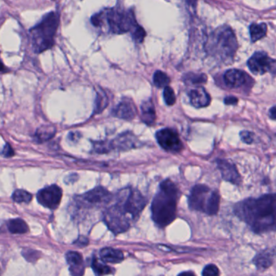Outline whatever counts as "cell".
I'll return each instance as SVG.
<instances>
[{
  "mask_svg": "<svg viewBox=\"0 0 276 276\" xmlns=\"http://www.w3.org/2000/svg\"><path fill=\"white\" fill-rule=\"evenodd\" d=\"M234 212L254 233L276 231V194L246 199L235 205Z\"/></svg>",
  "mask_w": 276,
  "mask_h": 276,
  "instance_id": "1",
  "label": "cell"
},
{
  "mask_svg": "<svg viewBox=\"0 0 276 276\" xmlns=\"http://www.w3.org/2000/svg\"><path fill=\"white\" fill-rule=\"evenodd\" d=\"M179 190L171 180H166L160 184L151 205L153 221L158 226L164 228L175 221L177 216Z\"/></svg>",
  "mask_w": 276,
  "mask_h": 276,
  "instance_id": "2",
  "label": "cell"
},
{
  "mask_svg": "<svg viewBox=\"0 0 276 276\" xmlns=\"http://www.w3.org/2000/svg\"><path fill=\"white\" fill-rule=\"evenodd\" d=\"M95 27L106 29L113 34H124L131 33L140 25L132 10H122L119 9H107L99 12L91 19Z\"/></svg>",
  "mask_w": 276,
  "mask_h": 276,
  "instance_id": "3",
  "label": "cell"
},
{
  "mask_svg": "<svg viewBox=\"0 0 276 276\" xmlns=\"http://www.w3.org/2000/svg\"><path fill=\"white\" fill-rule=\"evenodd\" d=\"M59 23V15L56 12H50L30 29L32 46L35 53L41 54L54 46Z\"/></svg>",
  "mask_w": 276,
  "mask_h": 276,
  "instance_id": "4",
  "label": "cell"
},
{
  "mask_svg": "<svg viewBox=\"0 0 276 276\" xmlns=\"http://www.w3.org/2000/svg\"><path fill=\"white\" fill-rule=\"evenodd\" d=\"M237 49V42L234 33L228 26L216 29L212 32L205 46L209 55L226 62L233 58Z\"/></svg>",
  "mask_w": 276,
  "mask_h": 276,
  "instance_id": "5",
  "label": "cell"
},
{
  "mask_svg": "<svg viewBox=\"0 0 276 276\" xmlns=\"http://www.w3.org/2000/svg\"><path fill=\"white\" fill-rule=\"evenodd\" d=\"M115 202L111 208L130 222H135L147 205V200L138 190L127 188L115 196Z\"/></svg>",
  "mask_w": 276,
  "mask_h": 276,
  "instance_id": "6",
  "label": "cell"
},
{
  "mask_svg": "<svg viewBox=\"0 0 276 276\" xmlns=\"http://www.w3.org/2000/svg\"><path fill=\"white\" fill-rule=\"evenodd\" d=\"M188 205L192 210L208 215L217 213L220 206V195L208 186L199 184L192 188L188 196Z\"/></svg>",
  "mask_w": 276,
  "mask_h": 276,
  "instance_id": "7",
  "label": "cell"
},
{
  "mask_svg": "<svg viewBox=\"0 0 276 276\" xmlns=\"http://www.w3.org/2000/svg\"><path fill=\"white\" fill-rule=\"evenodd\" d=\"M111 193L107 189L102 187L94 188L87 193L74 197L73 202V211L86 208H95L103 206L111 201Z\"/></svg>",
  "mask_w": 276,
  "mask_h": 276,
  "instance_id": "8",
  "label": "cell"
},
{
  "mask_svg": "<svg viewBox=\"0 0 276 276\" xmlns=\"http://www.w3.org/2000/svg\"><path fill=\"white\" fill-rule=\"evenodd\" d=\"M158 143L167 152H180L184 148L180 136L172 128H163L156 133Z\"/></svg>",
  "mask_w": 276,
  "mask_h": 276,
  "instance_id": "9",
  "label": "cell"
},
{
  "mask_svg": "<svg viewBox=\"0 0 276 276\" xmlns=\"http://www.w3.org/2000/svg\"><path fill=\"white\" fill-rule=\"evenodd\" d=\"M62 197V188L55 184L40 190L37 196L39 204L51 210H54L59 206Z\"/></svg>",
  "mask_w": 276,
  "mask_h": 276,
  "instance_id": "10",
  "label": "cell"
},
{
  "mask_svg": "<svg viewBox=\"0 0 276 276\" xmlns=\"http://www.w3.org/2000/svg\"><path fill=\"white\" fill-rule=\"evenodd\" d=\"M249 70L254 74L270 72L276 67V62L264 52H256L247 62Z\"/></svg>",
  "mask_w": 276,
  "mask_h": 276,
  "instance_id": "11",
  "label": "cell"
},
{
  "mask_svg": "<svg viewBox=\"0 0 276 276\" xmlns=\"http://www.w3.org/2000/svg\"><path fill=\"white\" fill-rule=\"evenodd\" d=\"M141 144L136 136L132 132H125L120 134L113 141H111V147L116 151H129L132 149L136 148Z\"/></svg>",
  "mask_w": 276,
  "mask_h": 276,
  "instance_id": "12",
  "label": "cell"
},
{
  "mask_svg": "<svg viewBox=\"0 0 276 276\" xmlns=\"http://www.w3.org/2000/svg\"><path fill=\"white\" fill-rule=\"evenodd\" d=\"M216 163L218 169L221 171L223 180L235 185H239L241 184V175L233 163L224 159H219Z\"/></svg>",
  "mask_w": 276,
  "mask_h": 276,
  "instance_id": "13",
  "label": "cell"
},
{
  "mask_svg": "<svg viewBox=\"0 0 276 276\" xmlns=\"http://www.w3.org/2000/svg\"><path fill=\"white\" fill-rule=\"evenodd\" d=\"M112 115L122 120H131L136 115V108L132 99H124L114 107Z\"/></svg>",
  "mask_w": 276,
  "mask_h": 276,
  "instance_id": "14",
  "label": "cell"
},
{
  "mask_svg": "<svg viewBox=\"0 0 276 276\" xmlns=\"http://www.w3.org/2000/svg\"><path fill=\"white\" fill-rule=\"evenodd\" d=\"M249 79L246 73L237 69H231L227 70L224 75V80L227 87L230 88H239L247 83Z\"/></svg>",
  "mask_w": 276,
  "mask_h": 276,
  "instance_id": "15",
  "label": "cell"
},
{
  "mask_svg": "<svg viewBox=\"0 0 276 276\" xmlns=\"http://www.w3.org/2000/svg\"><path fill=\"white\" fill-rule=\"evenodd\" d=\"M66 259L69 264V270L71 275L83 276L84 274V262L80 253L75 251L67 252Z\"/></svg>",
  "mask_w": 276,
  "mask_h": 276,
  "instance_id": "16",
  "label": "cell"
},
{
  "mask_svg": "<svg viewBox=\"0 0 276 276\" xmlns=\"http://www.w3.org/2000/svg\"><path fill=\"white\" fill-rule=\"evenodd\" d=\"M190 100L192 106L197 108L207 107L211 103V97L203 87H196L189 93Z\"/></svg>",
  "mask_w": 276,
  "mask_h": 276,
  "instance_id": "17",
  "label": "cell"
},
{
  "mask_svg": "<svg viewBox=\"0 0 276 276\" xmlns=\"http://www.w3.org/2000/svg\"><path fill=\"white\" fill-rule=\"evenodd\" d=\"M99 255L103 262L108 263H120L124 259V253L113 248H103L99 252Z\"/></svg>",
  "mask_w": 276,
  "mask_h": 276,
  "instance_id": "18",
  "label": "cell"
},
{
  "mask_svg": "<svg viewBox=\"0 0 276 276\" xmlns=\"http://www.w3.org/2000/svg\"><path fill=\"white\" fill-rule=\"evenodd\" d=\"M141 109H142V119L145 124L149 126L155 124L156 120V111L152 100L149 99L147 101L143 102Z\"/></svg>",
  "mask_w": 276,
  "mask_h": 276,
  "instance_id": "19",
  "label": "cell"
},
{
  "mask_svg": "<svg viewBox=\"0 0 276 276\" xmlns=\"http://www.w3.org/2000/svg\"><path fill=\"white\" fill-rule=\"evenodd\" d=\"M55 134L56 128L54 126L43 125L37 130L34 137L37 143H42L50 140Z\"/></svg>",
  "mask_w": 276,
  "mask_h": 276,
  "instance_id": "20",
  "label": "cell"
},
{
  "mask_svg": "<svg viewBox=\"0 0 276 276\" xmlns=\"http://www.w3.org/2000/svg\"><path fill=\"white\" fill-rule=\"evenodd\" d=\"M267 26L266 24H252L249 27V34L252 42H256L266 35Z\"/></svg>",
  "mask_w": 276,
  "mask_h": 276,
  "instance_id": "21",
  "label": "cell"
},
{
  "mask_svg": "<svg viewBox=\"0 0 276 276\" xmlns=\"http://www.w3.org/2000/svg\"><path fill=\"white\" fill-rule=\"evenodd\" d=\"M8 229L14 234H23L29 231V226L22 219L17 218L9 221Z\"/></svg>",
  "mask_w": 276,
  "mask_h": 276,
  "instance_id": "22",
  "label": "cell"
},
{
  "mask_svg": "<svg viewBox=\"0 0 276 276\" xmlns=\"http://www.w3.org/2000/svg\"><path fill=\"white\" fill-rule=\"evenodd\" d=\"M91 268H92L95 276L107 275V274H113L115 272L113 268L110 267L107 265H103L102 262H99V260L95 258V256L92 258Z\"/></svg>",
  "mask_w": 276,
  "mask_h": 276,
  "instance_id": "23",
  "label": "cell"
},
{
  "mask_svg": "<svg viewBox=\"0 0 276 276\" xmlns=\"http://www.w3.org/2000/svg\"><path fill=\"white\" fill-rule=\"evenodd\" d=\"M154 83L159 88H165L168 87L171 79L166 73L163 72L161 70H157L154 74Z\"/></svg>",
  "mask_w": 276,
  "mask_h": 276,
  "instance_id": "24",
  "label": "cell"
},
{
  "mask_svg": "<svg viewBox=\"0 0 276 276\" xmlns=\"http://www.w3.org/2000/svg\"><path fill=\"white\" fill-rule=\"evenodd\" d=\"M107 104H108V98L106 93L103 91H98L95 103V113H101L103 109L107 107Z\"/></svg>",
  "mask_w": 276,
  "mask_h": 276,
  "instance_id": "25",
  "label": "cell"
},
{
  "mask_svg": "<svg viewBox=\"0 0 276 276\" xmlns=\"http://www.w3.org/2000/svg\"><path fill=\"white\" fill-rule=\"evenodd\" d=\"M184 81L186 83H189V84H204L207 82V76L206 74H204L188 73L184 77Z\"/></svg>",
  "mask_w": 276,
  "mask_h": 276,
  "instance_id": "26",
  "label": "cell"
},
{
  "mask_svg": "<svg viewBox=\"0 0 276 276\" xmlns=\"http://www.w3.org/2000/svg\"><path fill=\"white\" fill-rule=\"evenodd\" d=\"M13 199L15 202L18 204H22V203L29 204L33 199V195L25 190L18 189L15 191L13 193Z\"/></svg>",
  "mask_w": 276,
  "mask_h": 276,
  "instance_id": "27",
  "label": "cell"
},
{
  "mask_svg": "<svg viewBox=\"0 0 276 276\" xmlns=\"http://www.w3.org/2000/svg\"><path fill=\"white\" fill-rule=\"evenodd\" d=\"M256 266L259 269H266L271 265L272 261L270 255L266 253H260L258 256H256L253 260Z\"/></svg>",
  "mask_w": 276,
  "mask_h": 276,
  "instance_id": "28",
  "label": "cell"
},
{
  "mask_svg": "<svg viewBox=\"0 0 276 276\" xmlns=\"http://www.w3.org/2000/svg\"><path fill=\"white\" fill-rule=\"evenodd\" d=\"M93 150L97 154H105L112 151L111 142L109 141H99L93 143Z\"/></svg>",
  "mask_w": 276,
  "mask_h": 276,
  "instance_id": "29",
  "label": "cell"
},
{
  "mask_svg": "<svg viewBox=\"0 0 276 276\" xmlns=\"http://www.w3.org/2000/svg\"><path fill=\"white\" fill-rule=\"evenodd\" d=\"M163 97H164V99H165V102L167 105H174L175 102H176V96H175V91L169 86L165 87V89H164Z\"/></svg>",
  "mask_w": 276,
  "mask_h": 276,
  "instance_id": "30",
  "label": "cell"
},
{
  "mask_svg": "<svg viewBox=\"0 0 276 276\" xmlns=\"http://www.w3.org/2000/svg\"><path fill=\"white\" fill-rule=\"evenodd\" d=\"M147 33L145 31V29H143L142 26H139V27L136 28L135 30H134L133 33H132V37L133 38L134 41L136 42V43H142L144 41L145 37H146Z\"/></svg>",
  "mask_w": 276,
  "mask_h": 276,
  "instance_id": "31",
  "label": "cell"
},
{
  "mask_svg": "<svg viewBox=\"0 0 276 276\" xmlns=\"http://www.w3.org/2000/svg\"><path fill=\"white\" fill-rule=\"evenodd\" d=\"M220 270L218 267L213 264H209L204 268L202 272V276H219Z\"/></svg>",
  "mask_w": 276,
  "mask_h": 276,
  "instance_id": "32",
  "label": "cell"
},
{
  "mask_svg": "<svg viewBox=\"0 0 276 276\" xmlns=\"http://www.w3.org/2000/svg\"><path fill=\"white\" fill-rule=\"evenodd\" d=\"M240 136H241V140L246 144H251L254 139V134L253 132H249V131H241Z\"/></svg>",
  "mask_w": 276,
  "mask_h": 276,
  "instance_id": "33",
  "label": "cell"
},
{
  "mask_svg": "<svg viewBox=\"0 0 276 276\" xmlns=\"http://www.w3.org/2000/svg\"><path fill=\"white\" fill-rule=\"evenodd\" d=\"M15 152L13 151V147H11L9 143L5 145L2 151H0V155L4 158H12L14 156Z\"/></svg>",
  "mask_w": 276,
  "mask_h": 276,
  "instance_id": "34",
  "label": "cell"
},
{
  "mask_svg": "<svg viewBox=\"0 0 276 276\" xmlns=\"http://www.w3.org/2000/svg\"><path fill=\"white\" fill-rule=\"evenodd\" d=\"M74 243L76 244L78 246H85V245H87V244H88V239L87 237L81 236V237H78L76 241H74Z\"/></svg>",
  "mask_w": 276,
  "mask_h": 276,
  "instance_id": "35",
  "label": "cell"
},
{
  "mask_svg": "<svg viewBox=\"0 0 276 276\" xmlns=\"http://www.w3.org/2000/svg\"><path fill=\"white\" fill-rule=\"evenodd\" d=\"M238 102V99L234 96H228L225 99V103L227 105H235Z\"/></svg>",
  "mask_w": 276,
  "mask_h": 276,
  "instance_id": "36",
  "label": "cell"
},
{
  "mask_svg": "<svg viewBox=\"0 0 276 276\" xmlns=\"http://www.w3.org/2000/svg\"><path fill=\"white\" fill-rule=\"evenodd\" d=\"M186 5H188V8H190V9H196V3H197V0H185Z\"/></svg>",
  "mask_w": 276,
  "mask_h": 276,
  "instance_id": "37",
  "label": "cell"
},
{
  "mask_svg": "<svg viewBox=\"0 0 276 276\" xmlns=\"http://www.w3.org/2000/svg\"><path fill=\"white\" fill-rule=\"evenodd\" d=\"M269 115L273 120H276V105L272 107L269 111Z\"/></svg>",
  "mask_w": 276,
  "mask_h": 276,
  "instance_id": "38",
  "label": "cell"
},
{
  "mask_svg": "<svg viewBox=\"0 0 276 276\" xmlns=\"http://www.w3.org/2000/svg\"><path fill=\"white\" fill-rule=\"evenodd\" d=\"M178 276H196L195 275V274H194L193 272L192 271H185V272H182V273H180V274Z\"/></svg>",
  "mask_w": 276,
  "mask_h": 276,
  "instance_id": "39",
  "label": "cell"
},
{
  "mask_svg": "<svg viewBox=\"0 0 276 276\" xmlns=\"http://www.w3.org/2000/svg\"><path fill=\"white\" fill-rule=\"evenodd\" d=\"M5 71H6V67H5V65L1 61V58H0V72H5Z\"/></svg>",
  "mask_w": 276,
  "mask_h": 276,
  "instance_id": "40",
  "label": "cell"
}]
</instances>
